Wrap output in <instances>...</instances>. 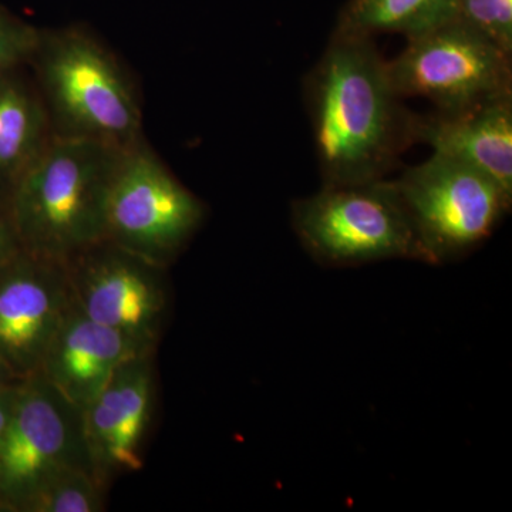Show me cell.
<instances>
[{"label": "cell", "instance_id": "obj_1", "mask_svg": "<svg viewBox=\"0 0 512 512\" xmlns=\"http://www.w3.org/2000/svg\"><path fill=\"white\" fill-rule=\"evenodd\" d=\"M323 184L383 180L416 143L387 62L369 36L336 32L306 80Z\"/></svg>", "mask_w": 512, "mask_h": 512}, {"label": "cell", "instance_id": "obj_2", "mask_svg": "<svg viewBox=\"0 0 512 512\" xmlns=\"http://www.w3.org/2000/svg\"><path fill=\"white\" fill-rule=\"evenodd\" d=\"M121 153L99 141L52 136L8 191L23 251L66 262L103 241Z\"/></svg>", "mask_w": 512, "mask_h": 512}, {"label": "cell", "instance_id": "obj_3", "mask_svg": "<svg viewBox=\"0 0 512 512\" xmlns=\"http://www.w3.org/2000/svg\"><path fill=\"white\" fill-rule=\"evenodd\" d=\"M32 60L55 137L128 148L140 141L141 111L119 64L92 37L40 33Z\"/></svg>", "mask_w": 512, "mask_h": 512}, {"label": "cell", "instance_id": "obj_4", "mask_svg": "<svg viewBox=\"0 0 512 512\" xmlns=\"http://www.w3.org/2000/svg\"><path fill=\"white\" fill-rule=\"evenodd\" d=\"M292 225L303 247L323 265L384 259L426 262L416 229L393 181L323 184L296 201Z\"/></svg>", "mask_w": 512, "mask_h": 512}, {"label": "cell", "instance_id": "obj_5", "mask_svg": "<svg viewBox=\"0 0 512 512\" xmlns=\"http://www.w3.org/2000/svg\"><path fill=\"white\" fill-rule=\"evenodd\" d=\"M393 183L430 265L473 251L511 208L512 195L493 178L437 153Z\"/></svg>", "mask_w": 512, "mask_h": 512}, {"label": "cell", "instance_id": "obj_6", "mask_svg": "<svg viewBox=\"0 0 512 512\" xmlns=\"http://www.w3.org/2000/svg\"><path fill=\"white\" fill-rule=\"evenodd\" d=\"M204 217L200 198L140 141L123 150L111 183L104 239L168 268Z\"/></svg>", "mask_w": 512, "mask_h": 512}, {"label": "cell", "instance_id": "obj_7", "mask_svg": "<svg viewBox=\"0 0 512 512\" xmlns=\"http://www.w3.org/2000/svg\"><path fill=\"white\" fill-rule=\"evenodd\" d=\"M511 55L460 20H451L410 37L387 69L397 96L423 97L437 111L450 113L511 96Z\"/></svg>", "mask_w": 512, "mask_h": 512}, {"label": "cell", "instance_id": "obj_8", "mask_svg": "<svg viewBox=\"0 0 512 512\" xmlns=\"http://www.w3.org/2000/svg\"><path fill=\"white\" fill-rule=\"evenodd\" d=\"M72 468L92 471L82 410L40 373L26 377L0 451V512H25L50 478Z\"/></svg>", "mask_w": 512, "mask_h": 512}, {"label": "cell", "instance_id": "obj_9", "mask_svg": "<svg viewBox=\"0 0 512 512\" xmlns=\"http://www.w3.org/2000/svg\"><path fill=\"white\" fill-rule=\"evenodd\" d=\"M64 265L73 303L87 318L156 352L170 311L167 268L107 239Z\"/></svg>", "mask_w": 512, "mask_h": 512}, {"label": "cell", "instance_id": "obj_10", "mask_svg": "<svg viewBox=\"0 0 512 512\" xmlns=\"http://www.w3.org/2000/svg\"><path fill=\"white\" fill-rule=\"evenodd\" d=\"M72 303L64 262L22 251L0 269V363L16 379L37 373Z\"/></svg>", "mask_w": 512, "mask_h": 512}, {"label": "cell", "instance_id": "obj_11", "mask_svg": "<svg viewBox=\"0 0 512 512\" xmlns=\"http://www.w3.org/2000/svg\"><path fill=\"white\" fill-rule=\"evenodd\" d=\"M154 404V353H144L123 363L83 410L93 476L104 490L117 478L143 470Z\"/></svg>", "mask_w": 512, "mask_h": 512}, {"label": "cell", "instance_id": "obj_12", "mask_svg": "<svg viewBox=\"0 0 512 512\" xmlns=\"http://www.w3.org/2000/svg\"><path fill=\"white\" fill-rule=\"evenodd\" d=\"M144 353L156 352L87 318L72 303L37 373L83 412L123 363Z\"/></svg>", "mask_w": 512, "mask_h": 512}, {"label": "cell", "instance_id": "obj_13", "mask_svg": "<svg viewBox=\"0 0 512 512\" xmlns=\"http://www.w3.org/2000/svg\"><path fill=\"white\" fill-rule=\"evenodd\" d=\"M414 140L477 168L512 195V94L466 110L416 114Z\"/></svg>", "mask_w": 512, "mask_h": 512}, {"label": "cell", "instance_id": "obj_14", "mask_svg": "<svg viewBox=\"0 0 512 512\" xmlns=\"http://www.w3.org/2000/svg\"><path fill=\"white\" fill-rule=\"evenodd\" d=\"M45 104L12 72L0 74V191L8 192L49 143Z\"/></svg>", "mask_w": 512, "mask_h": 512}, {"label": "cell", "instance_id": "obj_15", "mask_svg": "<svg viewBox=\"0 0 512 512\" xmlns=\"http://www.w3.org/2000/svg\"><path fill=\"white\" fill-rule=\"evenodd\" d=\"M457 18V0H353L338 32L369 36L380 32L423 35Z\"/></svg>", "mask_w": 512, "mask_h": 512}, {"label": "cell", "instance_id": "obj_16", "mask_svg": "<svg viewBox=\"0 0 512 512\" xmlns=\"http://www.w3.org/2000/svg\"><path fill=\"white\" fill-rule=\"evenodd\" d=\"M106 490L92 471L72 468L49 481L26 505L25 512H101L106 510Z\"/></svg>", "mask_w": 512, "mask_h": 512}, {"label": "cell", "instance_id": "obj_17", "mask_svg": "<svg viewBox=\"0 0 512 512\" xmlns=\"http://www.w3.org/2000/svg\"><path fill=\"white\" fill-rule=\"evenodd\" d=\"M512 53V0H457V18Z\"/></svg>", "mask_w": 512, "mask_h": 512}, {"label": "cell", "instance_id": "obj_18", "mask_svg": "<svg viewBox=\"0 0 512 512\" xmlns=\"http://www.w3.org/2000/svg\"><path fill=\"white\" fill-rule=\"evenodd\" d=\"M40 32L0 12V74L32 60Z\"/></svg>", "mask_w": 512, "mask_h": 512}, {"label": "cell", "instance_id": "obj_19", "mask_svg": "<svg viewBox=\"0 0 512 512\" xmlns=\"http://www.w3.org/2000/svg\"><path fill=\"white\" fill-rule=\"evenodd\" d=\"M23 251L10 214L8 192L0 191V269Z\"/></svg>", "mask_w": 512, "mask_h": 512}, {"label": "cell", "instance_id": "obj_20", "mask_svg": "<svg viewBox=\"0 0 512 512\" xmlns=\"http://www.w3.org/2000/svg\"><path fill=\"white\" fill-rule=\"evenodd\" d=\"M20 382H22V380H20ZM20 382L0 390V451H2L3 440H5L6 431H8L13 407H15Z\"/></svg>", "mask_w": 512, "mask_h": 512}, {"label": "cell", "instance_id": "obj_21", "mask_svg": "<svg viewBox=\"0 0 512 512\" xmlns=\"http://www.w3.org/2000/svg\"><path fill=\"white\" fill-rule=\"evenodd\" d=\"M18 382H20V379H16V377L13 376L12 373L2 365V363H0V390Z\"/></svg>", "mask_w": 512, "mask_h": 512}]
</instances>
